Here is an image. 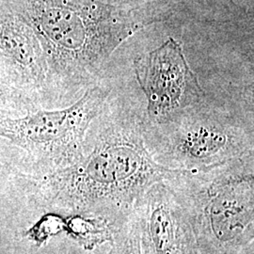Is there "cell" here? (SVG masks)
I'll return each mask as SVG.
<instances>
[{
    "mask_svg": "<svg viewBox=\"0 0 254 254\" xmlns=\"http://www.w3.org/2000/svg\"><path fill=\"white\" fill-rule=\"evenodd\" d=\"M145 129L137 112L107 101L74 162L30 176L41 205L127 222L140 198L173 171L154 160Z\"/></svg>",
    "mask_w": 254,
    "mask_h": 254,
    "instance_id": "cell-2",
    "label": "cell"
},
{
    "mask_svg": "<svg viewBox=\"0 0 254 254\" xmlns=\"http://www.w3.org/2000/svg\"><path fill=\"white\" fill-rule=\"evenodd\" d=\"M145 141L157 163L178 171L205 170L254 154L253 127L202 103L164 126L146 121Z\"/></svg>",
    "mask_w": 254,
    "mask_h": 254,
    "instance_id": "cell-4",
    "label": "cell"
},
{
    "mask_svg": "<svg viewBox=\"0 0 254 254\" xmlns=\"http://www.w3.org/2000/svg\"><path fill=\"white\" fill-rule=\"evenodd\" d=\"M108 254H141L134 213L119 231Z\"/></svg>",
    "mask_w": 254,
    "mask_h": 254,
    "instance_id": "cell-10",
    "label": "cell"
},
{
    "mask_svg": "<svg viewBox=\"0 0 254 254\" xmlns=\"http://www.w3.org/2000/svg\"><path fill=\"white\" fill-rule=\"evenodd\" d=\"M136 80L147 100L148 125L164 126L199 106L204 91L173 38L135 61Z\"/></svg>",
    "mask_w": 254,
    "mask_h": 254,
    "instance_id": "cell-6",
    "label": "cell"
},
{
    "mask_svg": "<svg viewBox=\"0 0 254 254\" xmlns=\"http://www.w3.org/2000/svg\"><path fill=\"white\" fill-rule=\"evenodd\" d=\"M0 57L15 73L27 96L43 108L46 63L36 34L9 0H0Z\"/></svg>",
    "mask_w": 254,
    "mask_h": 254,
    "instance_id": "cell-8",
    "label": "cell"
},
{
    "mask_svg": "<svg viewBox=\"0 0 254 254\" xmlns=\"http://www.w3.org/2000/svg\"><path fill=\"white\" fill-rule=\"evenodd\" d=\"M225 1L234 3L241 8H245L249 12L251 11V13H253L254 11V0H225Z\"/></svg>",
    "mask_w": 254,
    "mask_h": 254,
    "instance_id": "cell-11",
    "label": "cell"
},
{
    "mask_svg": "<svg viewBox=\"0 0 254 254\" xmlns=\"http://www.w3.org/2000/svg\"><path fill=\"white\" fill-rule=\"evenodd\" d=\"M36 109L15 73L0 57V119L17 118Z\"/></svg>",
    "mask_w": 254,
    "mask_h": 254,
    "instance_id": "cell-9",
    "label": "cell"
},
{
    "mask_svg": "<svg viewBox=\"0 0 254 254\" xmlns=\"http://www.w3.org/2000/svg\"><path fill=\"white\" fill-rule=\"evenodd\" d=\"M27 19L46 63L44 107L64 108L100 83L112 54L130 37L169 18L163 2L9 0Z\"/></svg>",
    "mask_w": 254,
    "mask_h": 254,
    "instance_id": "cell-1",
    "label": "cell"
},
{
    "mask_svg": "<svg viewBox=\"0 0 254 254\" xmlns=\"http://www.w3.org/2000/svg\"><path fill=\"white\" fill-rule=\"evenodd\" d=\"M190 222L199 254H254V154L166 179Z\"/></svg>",
    "mask_w": 254,
    "mask_h": 254,
    "instance_id": "cell-3",
    "label": "cell"
},
{
    "mask_svg": "<svg viewBox=\"0 0 254 254\" xmlns=\"http://www.w3.org/2000/svg\"><path fill=\"white\" fill-rule=\"evenodd\" d=\"M133 213L141 254H199L190 222L166 180L147 191Z\"/></svg>",
    "mask_w": 254,
    "mask_h": 254,
    "instance_id": "cell-7",
    "label": "cell"
},
{
    "mask_svg": "<svg viewBox=\"0 0 254 254\" xmlns=\"http://www.w3.org/2000/svg\"><path fill=\"white\" fill-rule=\"evenodd\" d=\"M110 93L111 89L100 82L64 108H38L17 118L0 119V137L27 153L31 176L61 170L80 156L88 131Z\"/></svg>",
    "mask_w": 254,
    "mask_h": 254,
    "instance_id": "cell-5",
    "label": "cell"
}]
</instances>
